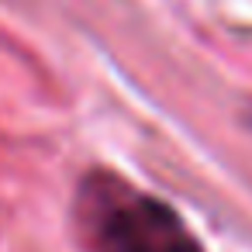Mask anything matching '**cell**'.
<instances>
[{"label": "cell", "mask_w": 252, "mask_h": 252, "mask_svg": "<svg viewBox=\"0 0 252 252\" xmlns=\"http://www.w3.org/2000/svg\"><path fill=\"white\" fill-rule=\"evenodd\" d=\"M80 200L97 252H204L166 200L114 173H90L80 187Z\"/></svg>", "instance_id": "obj_1"}]
</instances>
